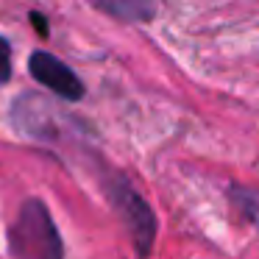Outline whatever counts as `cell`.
<instances>
[{
  "label": "cell",
  "instance_id": "5",
  "mask_svg": "<svg viewBox=\"0 0 259 259\" xmlns=\"http://www.w3.org/2000/svg\"><path fill=\"white\" fill-rule=\"evenodd\" d=\"M12 78V45L6 36H0V84Z\"/></svg>",
  "mask_w": 259,
  "mask_h": 259
},
{
  "label": "cell",
  "instance_id": "3",
  "mask_svg": "<svg viewBox=\"0 0 259 259\" xmlns=\"http://www.w3.org/2000/svg\"><path fill=\"white\" fill-rule=\"evenodd\" d=\"M28 73L34 81H39L42 87H48V90L56 92L64 101H81V98H84V81L73 73V67H67L62 59L48 53V51L31 53Z\"/></svg>",
  "mask_w": 259,
  "mask_h": 259
},
{
  "label": "cell",
  "instance_id": "4",
  "mask_svg": "<svg viewBox=\"0 0 259 259\" xmlns=\"http://www.w3.org/2000/svg\"><path fill=\"white\" fill-rule=\"evenodd\" d=\"M95 9L103 12V14H109V17L123 20V23H148V20L156 14V6H151V3H140V0H134V3H125V0L95 3Z\"/></svg>",
  "mask_w": 259,
  "mask_h": 259
},
{
  "label": "cell",
  "instance_id": "2",
  "mask_svg": "<svg viewBox=\"0 0 259 259\" xmlns=\"http://www.w3.org/2000/svg\"><path fill=\"white\" fill-rule=\"evenodd\" d=\"M106 195L112 201L114 212L123 218L125 229H128L131 240H134V248L142 259L151 253L153 242H156V214L148 206V201L140 195V192L131 187V181L125 176H114V179L106 181Z\"/></svg>",
  "mask_w": 259,
  "mask_h": 259
},
{
  "label": "cell",
  "instance_id": "1",
  "mask_svg": "<svg viewBox=\"0 0 259 259\" xmlns=\"http://www.w3.org/2000/svg\"><path fill=\"white\" fill-rule=\"evenodd\" d=\"M9 242H12V253L17 259H64L59 229L45 201H39V198H28L20 206Z\"/></svg>",
  "mask_w": 259,
  "mask_h": 259
}]
</instances>
